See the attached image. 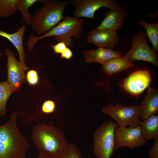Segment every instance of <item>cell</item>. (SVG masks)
Masks as SVG:
<instances>
[{
	"mask_svg": "<svg viewBox=\"0 0 158 158\" xmlns=\"http://www.w3.org/2000/svg\"><path fill=\"white\" fill-rule=\"evenodd\" d=\"M140 108L139 104L125 106L111 103L104 107L102 110L115 121L118 126L135 127L140 125L142 121L139 117Z\"/></svg>",
	"mask_w": 158,
	"mask_h": 158,
	"instance_id": "6",
	"label": "cell"
},
{
	"mask_svg": "<svg viewBox=\"0 0 158 158\" xmlns=\"http://www.w3.org/2000/svg\"><path fill=\"white\" fill-rule=\"evenodd\" d=\"M151 80L147 70H138L131 73L120 84V86L129 94L137 96L148 88Z\"/></svg>",
	"mask_w": 158,
	"mask_h": 158,
	"instance_id": "11",
	"label": "cell"
},
{
	"mask_svg": "<svg viewBox=\"0 0 158 158\" xmlns=\"http://www.w3.org/2000/svg\"><path fill=\"white\" fill-rule=\"evenodd\" d=\"M84 20L75 17L66 16L57 25L47 32L37 37L32 33L30 35L26 43L28 49L32 50L35 44L40 40L47 37L55 36V40L58 43L63 42L67 46H72L73 37L79 39L83 30Z\"/></svg>",
	"mask_w": 158,
	"mask_h": 158,
	"instance_id": "4",
	"label": "cell"
},
{
	"mask_svg": "<svg viewBox=\"0 0 158 158\" xmlns=\"http://www.w3.org/2000/svg\"><path fill=\"white\" fill-rule=\"evenodd\" d=\"M18 0H0V16L8 17L18 10Z\"/></svg>",
	"mask_w": 158,
	"mask_h": 158,
	"instance_id": "22",
	"label": "cell"
},
{
	"mask_svg": "<svg viewBox=\"0 0 158 158\" xmlns=\"http://www.w3.org/2000/svg\"><path fill=\"white\" fill-rule=\"evenodd\" d=\"M38 0H18V9L20 11L22 16L21 23H25L31 25L32 16L28 11L29 7H31Z\"/></svg>",
	"mask_w": 158,
	"mask_h": 158,
	"instance_id": "21",
	"label": "cell"
},
{
	"mask_svg": "<svg viewBox=\"0 0 158 158\" xmlns=\"http://www.w3.org/2000/svg\"><path fill=\"white\" fill-rule=\"evenodd\" d=\"M67 46L65 43L61 42L56 44H52L51 48L55 53L61 54L67 48Z\"/></svg>",
	"mask_w": 158,
	"mask_h": 158,
	"instance_id": "27",
	"label": "cell"
},
{
	"mask_svg": "<svg viewBox=\"0 0 158 158\" xmlns=\"http://www.w3.org/2000/svg\"><path fill=\"white\" fill-rule=\"evenodd\" d=\"M70 4L75 8L73 12L75 17L91 19L94 18L95 12L102 7L112 10L120 6L115 0H72Z\"/></svg>",
	"mask_w": 158,
	"mask_h": 158,
	"instance_id": "9",
	"label": "cell"
},
{
	"mask_svg": "<svg viewBox=\"0 0 158 158\" xmlns=\"http://www.w3.org/2000/svg\"><path fill=\"white\" fill-rule=\"evenodd\" d=\"M83 53L86 63L97 62L102 65L114 58L121 56L118 51L105 48L88 50Z\"/></svg>",
	"mask_w": 158,
	"mask_h": 158,
	"instance_id": "15",
	"label": "cell"
},
{
	"mask_svg": "<svg viewBox=\"0 0 158 158\" xmlns=\"http://www.w3.org/2000/svg\"><path fill=\"white\" fill-rule=\"evenodd\" d=\"M37 158H53L44 152L39 151V155Z\"/></svg>",
	"mask_w": 158,
	"mask_h": 158,
	"instance_id": "29",
	"label": "cell"
},
{
	"mask_svg": "<svg viewBox=\"0 0 158 158\" xmlns=\"http://www.w3.org/2000/svg\"><path fill=\"white\" fill-rule=\"evenodd\" d=\"M142 133L147 141L158 138V116L151 115L142 121L140 124Z\"/></svg>",
	"mask_w": 158,
	"mask_h": 158,
	"instance_id": "18",
	"label": "cell"
},
{
	"mask_svg": "<svg viewBox=\"0 0 158 158\" xmlns=\"http://www.w3.org/2000/svg\"><path fill=\"white\" fill-rule=\"evenodd\" d=\"M103 66L104 72L111 75L133 67L134 64L124 56H121L112 59Z\"/></svg>",
	"mask_w": 158,
	"mask_h": 158,
	"instance_id": "17",
	"label": "cell"
},
{
	"mask_svg": "<svg viewBox=\"0 0 158 158\" xmlns=\"http://www.w3.org/2000/svg\"><path fill=\"white\" fill-rule=\"evenodd\" d=\"M3 54V53L0 52V58L2 56V55Z\"/></svg>",
	"mask_w": 158,
	"mask_h": 158,
	"instance_id": "31",
	"label": "cell"
},
{
	"mask_svg": "<svg viewBox=\"0 0 158 158\" xmlns=\"http://www.w3.org/2000/svg\"><path fill=\"white\" fill-rule=\"evenodd\" d=\"M131 47L124 56L131 62L141 60L146 61L157 67L158 59L155 52L149 47L145 34L140 31L131 40Z\"/></svg>",
	"mask_w": 158,
	"mask_h": 158,
	"instance_id": "7",
	"label": "cell"
},
{
	"mask_svg": "<svg viewBox=\"0 0 158 158\" xmlns=\"http://www.w3.org/2000/svg\"><path fill=\"white\" fill-rule=\"evenodd\" d=\"M55 107V102L52 100H48L43 103L41 107V111L44 114H51L54 111Z\"/></svg>",
	"mask_w": 158,
	"mask_h": 158,
	"instance_id": "25",
	"label": "cell"
},
{
	"mask_svg": "<svg viewBox=\"0 0 158 158\" xmlns=\"http://www.w3.org/2000/svg\"><path fill=\"white\" fill-rule=\"evenodd\" d=\"M5 53L7 57L6 66L8 78L6 81L16 91L18 90L26 80L25 72L28 68L24 62L18 61L13 53L9 49H6Z\"/></svg>",
	"mask_w": 158,
	"mask_h": 158,
	"instance_id": "10",
	"label": "cell"
},
{
	"mask_svg": "<svg viewBox=\"0 0 158 158\" xmlns=\"http://www.w3.org/2000/svg\"><path fill=\"white\" fill-rule=\"evenodd\" d=\"M146 16L148 17L157 18L158 16V11H157L155 13H152L146 15Z\"/></svg>",
	"mask_w": 158,
	"mask_h": 158,
	"instance_id": "30",
	"label": "cell"
},
{
	"mask_svg": "<svg viewBox=\"0 0 158 158\" xmlns=\"http://www.w3.org/2000/svg\"><path fill=\"white\" fill-rule=\"evenodd\" d=\"M88 43L98 48L113 49L118 44L119 39L116 31L109 29L90 31L86 40Z\"/></svg>",
	"mask_w": 158,
	"mask_h": 158,
	"instance_id": "12",
	"label": "cell"
},
{
	"mask_svg": "<svg viewBox=\"0 0 158 158\" xmlns=\"http://www.w3.org/2000/svg\"><path fill=\"white\" fill-rule=\"evenodd\" d=\"M138 24L145 28L146 33L149 40L152 45V49L155 52L158 51V22L150 24L146 22L143 19L138 20Z\"/></svg>",
	"mask_w": 158,
	"mask_h": 158,
	"instance_id": "19",
	"label": "cell"
},
{
	"mask_svg": "<svg viewBox=\"0 0 158 158\" xmlns=\"http://www.w3.org/2000/svg\"><path fill=\"white\" fill-rule=\"evenodd\" d=\"M147 141L143 136L140 125L135 127L118 126L115 131L116 150L123 147L134 149L142 146Z\"/></svg>",
	"mask_w": 158,
	"mask_h": 158,
	"instance_id": "8",
	"label": "cell"
},
{
	"mask_svg": "<svg viewBox=\"0 0 158 158\" xmlns=\"http://www.w3.org/2000/svg\"><path fill=\"white\" fill-rule=\"evenodd\" d=\"M140 105L139 117L141 121L158 112V90L149 86Z\"/></svg>",
	"mask_w": 158,
	"mask_h": 158,
	"instance_id": "14",
	"label": "cell"
},
{
	"mask_svg": "<svg viewBox=\"0 0 158 158\" xmlns=\"http://www.w3.org/2000/svg\"><path fill=\"white\" fill-rule=\"evenodd\" d=\"M42 6L35 11L31 25L36 35H42L51 30L65 18L63 13L71 1L57 0L38 1Z\"/></svg>",
	"mask_w": 158,
	"mask_h": 158,
	"instance_id": "3",
	"label": "cell"
},
{
	"mask_svg": "<svg viewBox=\"0 0 158 158\" xmlns=\"http://www.w3.org/2000/svg\"><path fill=\"white\" fill-rule=\"evenodd\" d=\"M129 13L124 6H120L110 10L105 14V17L96 30L109 29L116 31L123 28L126 18Z\"/></svg>",
	"mask_w": 158,
	"mask_h": 158,
	"instance_id": "13",
	"label": "cell"
},
{
	"mask_svg": "<svg viewBox=\"0 0 158 158\" xmlns=\"http://www.w3.org/2000/svg\"><path fill=\"white\" fill-rule=\"evenodd\" d=\"M154 140V143L150 149L148 153L150 158H158V138Z\"/></svg>",
	"mask_w": 158,
	"mask_h": 158,
	"instance_id": "26",
	"label": "cell"
},
{
	"mask_svg": "<svg viewBox=\"0 0 158 158\" xmlns=\"http://www.w3.org/2000/svg\"><path fill=\"white\" fill-rule=\"evenodd\" d=\"M31 138L39 151L56 158L68 144L61 131L51 125L39 123L33 127Z\"/></svg>",
	"mask_w": 158,
	"mask_h": 158,
	"instance_id": "2",
	"label": "cell"
},
{
	"mask_svg": "<svg viewBox=\"0 0 158 158\" xmlns=\"http://www.w3.org/2000/svg\"><path fill=\"white\" fill-rule=\"evenodd\" d=\"M26 80L31 85H37L39 81V77L36 71L33 69L27 72L26 75Z\"/></svg>",
	"mask_w": 158,
	"mask_h": 158,
	"instance_id": "24",
	"label": "cell"
},
{
	"mask_svg": "<svg viewBox=\"0 0 158 158\" xmlns=\"http://www.w3.org/2000/svg\"><path fill=\"white\" fill-rule=\"evenodd\" d=\"M118 126L112 121L104 122L95 131L93 135V152L97 158H110L115 149V132Z\"/></svg>",
	"mask_w": 158,
	"mask_h": 158,
	"instance_id": "5",
	"label": "cell"
},
{
	"mask_svg": "<svg viewBox=\"0 0 158 158\" xmlns=\"http://www.w3.org/2000/svg\"><path fill=\"white\" fill-rule=\"evenodd\" d=\"M56 158H82L78 147L75 144H68Z\"/></svg>",
	"mask_w": 158,
	"mask_h": 158,
	"instance_id": "23",
	"label": "cell"
},
{
	"mask_svg": "<svg viewBox=\"0 0 158 158\" xmlns=\"http://www.w3.org/2000/svg\"><path fill=\"white\" fill-rule=\"evenodd\" d=\"M27 27L23 25L16 32L9 34L0 30V36L7 39L14 46L18 53L20 61L25 62L26 56L23 43V38Z\"/></svg>",
	"mask_w": 158,
	"mask_h": 158,
	"instance_id": "16",
	"label": "cell"
},
{
	"mask_svg": "<svg viewBox=\"0 0 158 158\" xmlns=\"http://www.w3.org/2000/svg\"><path fill=\"white\" fill-rule=\"evenodd\" d=\"M16 91L7 81L0 83V115L6 112V105L10 95Z\"/></svg>",
	"mask_w": 158,
	"mask_h": 158,
	"instance_id": "20",
	"label": "cell"
},
{
	"mask_svg": "<svg viewBox=\"0 0 158 158\" xmlns=\"http://www.w3.org/2000/svg\"><path fill=\"white\" fill-rule=\"evenodd\" d=\"M17 115L12 113L9 121L0 126V158H25L29 145L18 127Z\"/></svg>",
	"mask_w": 158,
	"mask_h": 158,
	"instance_id": "1",
	"label": "cell"
},
{
	"mask_svg": "<svg viewBox=\"0 0 158 158\" xmlns=\"http://www.w3.org/2000/svg\"><path fill=\"white\" fill-rule=\"evenodd\" d=\"M73 53L71 50L68 47L61 54V57L67 60H69L72 57Z\"/></svg>",
	"mask_w": 158,
	"mask_h": 158,
	"instance_id": "28",
	"label": "cell"
}]
</instances>
